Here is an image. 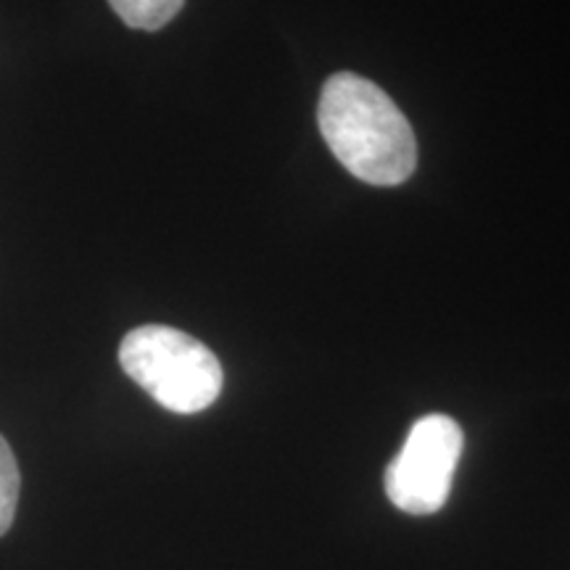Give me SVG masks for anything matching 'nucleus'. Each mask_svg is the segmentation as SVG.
<instances>
[{"label":"nucleus","mask_w":570,"mask_h":570,"mask_svg":"<svg viewBox=\"0 0 570 570\" xmlns=\"http://www.w3.org/2000/svg\"><path fill=\"white\" fill-rule=\"evenodd\" d=\"M320 132L356 180L399 185L415 173L417 142L386 90L352 71L325 82L317 109Z\"/></svg>","instance_id":"1"},{"label":"nucleus","mask_w":570,"mask_h":570,"mask_svg":"<svg viewBox=\"0 0 570 570\" xmlns=\"http://www.w3.org/2000/svg\"><path fill=\"white\" fill-rule=\"evenodd\" d=\"M119 365L164 410L196 415L223 391V365L209 346L167 325H140L119 346Z\"/></svg>","instance_id":"2"},{"label":"nucleus","mask_w":570,"mask_h":570,"mask_svg":"<svg viewBox=\"0 0 570 570\" xmlns=\"http://www.w3.org/2000/svg\"><path fill=\"white\" fill-rule=\"evenodd\" d=\"M465 436L449 415L420 417L386 470V494L410 515H433L452 491Z\"/></svg>","instance_id":"3"},{"label":"nucleus","mask_w":570,"mask_h":570,"mask_svg":"<svg viewBox=\"0 0 570 570\" xmlns=\"http://www.w3.org/2000/svg\"><path fill=\"white\" fill-rule=\"evenodd\" d=\"M109 3L127 27L156 32L180 13L185 0H109Z\"/></svg>","instance_id":"4"},{"label":"nucleus","mask_w":570,"mask_h":570,"mask_svg":"<svg viewBox=\"0 0 570 570\" xmlns=\"http://www.w3.org/2000/svg\"><path fill=\"white\" fill-rule=\"evenodd\" d=\"M21 475L9 441L0 436V537H6L17 515Z\"/></svg>","instance_id":"5"}]
</instances>
